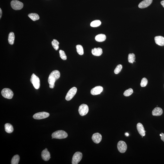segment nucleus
Returning a JSON list of instances; mask_svg holds the SVG:
<instances>
[{
  "label": "nucleus",
  "mask_w": 164,
  "mask_h": 164,
  "mask_svg": "<svg viewBox=\"0 0 164 164\" xmlns=\"http://www.w3.org/2000/svg\"><path fill=\"white\" fill-rule=\"evenodd\" d=\"M60 77V73L59 71L55 70L51 72L49 76L48 80L50 88L53 89L55 86V82Z\"/></svg>",
  "instance_id": "nucleus-1"
},
{
  "label": "nucleus",
  "mask_w": 164,
  "mask_h": 164,
  "mask_svg": "<svg viewBox=\"0 0 164 164\" xmlns=\"http://www.w3.org/2000/svg\"><path fill=\"white\" fill-rule=\"evenodd\" d=\"M68 135L67 133L64 131L60 130L54 132L52 135V139H63L66 138Z\"/></svg>",
  "instance_id": "nucleus-2"
},
{
  "label": "nucleus",
  "mask_w": 164,
  "mask_h": 164,
  "mask_svg": "<svg viewBox=\"0 0 164 164\" xmlns=\"http://www.w3.org/2000/svg\"><path fill=\"white\" fill-rule=\"evenodd\" d=\"M30 81L32 84L34 88L38 89L40 86V81L39 78L34 74H32Z\"/></svg>",
  "instance_id": "nucleus-3"
},
{
  "label": "nucleus",
  "mask_w": 164,
  "mask_h": 164,
  "mask_svg": "<svg viewBox=\"0 0 164 164\" xmlns=\"http://www.w3.org/2000/svg\"><path fill=\"white\" fill-rule=\"evenodd\" d=\"M2 96L5 98L8 99H12L13 96V93L12 91L8 88H5L2 91Z\"/></svg>",
  "instance_id": "nucleus-4"
},
{
  "label": "nucleus",
  "mask_w": 164,
  "mask_h": 164,
  "mask_svg": "<svg viewBox=\"0 0 164 164\" xmlns=\"http://www.w3.org/2000/svg\"><path fill=\"white\" fill-rule=\"evenodd\" d=\"M11 6L12 8L15 10H21L24 6L23 3L19 1L15 0L11 2Z\"/></svg>",
  "instance_id": "nucleus-5"
},
{
  "label": "nucleus",
  "mask_w": 164,
  "mask_h": 164,
  "mask_svg": "<svg viewBox=\"0 0 164 164\" xmlns=\"http://www.w3.org/2000/svg\"><path fill=\"white\" fill-rule=\"evenodd\" d=\"M77 91V89L75 87H73L70 89L67 94L65 97V99L66 100L69 101L72 99L76 93Z\"/></svg>",
  "instance_id": "nucleus-6"
},
{
  "label": "nucleus",
  "mask_w": 164,
  "mask_h": 164,
  "mask_svg": "<svg viewBox=\"0 0 164 164\" xmlns=\"http://www.w3.org/2000/svg\"><path fill=\"white\" fill-rule=\"evenodd\" d=\"M89 108L88 105L85 104H82L79 107V112L80 115L84 116L87 114L89 112Z\"/></svg>",
  "instance_id": "nucleus-7"
},
{
  "label": "nucleus",
  "mask_w": 164,
  "mask_h": 164,
  "mask_svg": "<svg viewBox=\"0 0 164 164\" xmlns=\"http://www.w3.org/2000/svg\"><path fill=\"white\" fill-rule=\"evenodd\" d=\"M50 115L49 113L46 112H41L36 113L33 115V118L36 120H41L48 117Z\"/></svg>",
  "instance_id": "nucleus-8"
},
{
  "label": "nucleus",
  "mask_w": 164,
  "mask_h": 164,
  "mask_svg": "<svg viewBox=\"0 0 164 164\" xmlns=\"http://www.w3.org/2000/svg\"><path fill=\"white\" fill-rule=\"evenodd\" d=\"M82 157V153L81 152H76L73 155L72 159V164H77L81 161Z\"/></svg>",
  "instance_id": "nucleus-9"
},
{
  "label": "nucleus",
  "mask_w": 164,
  "mask_h": 164,
  "mask_svg": "<svg viewBox=\"0 0 164 164\" xmlns=\"http://www.w3.org/2000/svg\"><path fill=\"white\" fill-rule=\"evenodd\" d=\"M117 148L119 152L121 153H124L126 152L127 149V145L124 141H120L118 143Z\"/></svg>",
  "instance_id": "nucleus-10"
},
{
  "label": "nucleus",
  "mask_w": 164,
  "mask_h": 164,
  "mask_svg": "<svg viewBox=\"0 0 164 164\" xmlns=\"http://www.w3.org/2000/svg\"><path fill=\"white\" fill-rule=\"evenodd\" d=\"M103 87L101 86H97L91 89V93L94 96L99 95L103 91Z\"/></svg>",
  "instance_id": "nucleus-11"
},
{
  "label": "nucleus",
  "mask_w": 164,
  "mask_h": 164,
  "mask_svg": "<svg viewBox=\"0 0 164 164\" xmlns=\"http://www.w3.org/2000/svg\"><path fill=\"white\" fill-rule=\"evenodd\" d=\"M92 139L95 143L98 144L102 140V135L98 133H95L93 135Z\"/></svg>",
  "instance_id": "nucleus-12"
},
{
  "label": "nucleus",
  "mask_w": 164,
  "mask_h": 164,
  "mask_svg": "<svg viewBox=\"0 0 164 164\" xmlns=\"http://www.w3.org/2000/svg\"><path fill=\"white\" fill-rule=\"evenodd\" d=\"M42 159L45 161H48L51 158L50 153L48 151L47 149L45 148V149L42 151Z\"/></svg>",
  "instance_id": "nucleus-13"
},
{
  "label": "nucleus",
  "mask_w": 164,
  "mask_h": 164,
  "mask_svg": "<svg viewBox=\"0 0 164 164\" xmlns=\"http://www.w3.org/2000/svg\"><path fill=\"white\" fill-rule=\"evenodd\" d=\"M152 0H144L140 3L139 7L140 8H144L149 6L152 3Z\"/></svg>",
  "instance_id": "nucleus-14"
},
{
  "label": "nucleus",
  "mask_w": 164,
  "mask_h": 164,
  "mask_svg": "<svg viewBox=\"0 0 164 164\" xmlns=\"http://www.w3.org/2000/svg\"><path fill=\"white\" fill-rule=\"evenodd\" d=\"M137 129L139 133L141 136H145V131L144 127L142 124L140 123H138L136 126Z\"/></svg>",
  "instance_id": "nucleus-15"
},
{
  "label": "nucleus",
  "mask_w": 164,
  "mask_h": 164,
  "mask_svg": "<svg viewBox=\"0 0 164 164\" xmlns=\"http://www.w3.org/2000/svg\"><path fill=\"white\" fill-rule=\"evenodd\" d=\"M156 43L160 46H164V37L161 36H157L155 37Z\"/></svg>",
  "instance_id": "nucleus-16"
},
{
  "label": "nucleus",
  "mask_w": 164,
  "mask_h": 164,
  "mask_svg": "<svg viewBox=\"0 0 164 164\" xmlns=\"http://www.w3.org/2000/svg\"><path fill=\"white\" fill-rule=\"evenodd\" d=\"M163 113L162 109L160 107H156L152 111V115L155 116H159L162 115Z\"/></svg>",
  "instance_id": "nucleus-17"
},
{
  "label": "nucleus",
  "mask_w": 164,
  "mask_h": 164,
  "mask_svg": "<svg viewBox=\"0 0 164 164\" xmlns=\"http://www.w3.org/2000/svg\"><path fill=\"white\" fill-rule=\"evenodd\" d=\"M91 52L94 56H100L103 53V50L100 48H95L93 49H92Z\"/></svg>",
  "instance_id": "nucleus-18"
},
{
  "label": "nucleus",
  "mask_w": 164,
  "mask_h": 164,
  "mask_svg": "<svg viewBox=\"0 0 164 164\" xmlns=\"http://www.w3.org/2000/svg\"><path fill=\"white\" fill-rule=\"evenodd\" d=\"M95 39L97 42H103L106 40V36L104 34H99L96 36Z\"/></svg>",
  "instance_id": "nucleus-19"
},
{
  "label": "nucleus",
  "mask_w": 164,
  "mask_h": 164,
  "mask_svg": "<svg viewBox=\"0 0 164 164\" xmlns=\"http://www.w3.org/2000/svg\"><path fill=\"white\" fill-rule=\"evenodd\" d=\"M5 129L6 133L11 134L13 131V128L12 126L10 123H6L5 125Z\"/></svg>",
  "instance_id": "nucleus-20"
},
{
  "label": "nucleus",
  "mask_w": 164,
  "mask_h": 164,
  "mask_svg": "<svg viewBox=\"0 0 164 164\" xmlns=\"http://www.w3.org/2000/svg\"><path fill=\"white\" fill-rule=\"evenodd\" d=\"M14 40L15 35L14 33L12 32H11L9 34L8 39V41L9 44L11 45H13L14 43Z\"/></svg>",
  "instance_id": "nucleus-21"
},
{
  "label": "nucleus",
  "mask_w": 164,
  "mask_h": 164,
  "mask_svg": "<svg viewBox=\"0 0 164 164\" xmlns=\"http://www.w3.org/2000/svg\"><path fill=\"white\" fill-rule=\"evenodd\" d=\"M28 16L34 21H36L40 19L39 15L36 13H30L28 14Z\"/></svg>",
  "instance_id": "nucleus-22"
},
{
  "label": "nucleus",
  "mask_w": 164,
  "mask_h": 164,
  "mask_svg": "<svg viewBox=\"0 0 164 164\" xmlns=\"http://www.w3.org/2000/svg\"><path fill=\"white\" fill-rule=\"evenodd\" d=\"M19 156L18 155L14 156L12 159L11 161V164H18L19 163Z\"/></svg>",
  "instance_id": "nucleus-23"
},
{
  "label": "nucleus",
  "mask_w": 164,
  "mask_h": 164,
  "mask_svg": "<svg viewBox=\"0 0 164 164\" xmlns=\"http://www.w3.org/2000/svg\"><path fill=\"white\" fill-rule=\"evenodd\" d=\"M136 58L134 54L132 53L129 54L128 55V61L129 63H133L134 62Z\"/></svg>",
  "instance_id": "nucleus-24"
},
{
  "label": "nucleus",
  "mask_w": 164,
  "mask_h": 164,
  "mask_svg": "<svg viewBox=\"0 0 164 164\" xmlns=\"http://www.w3.org/2000/svg\"><path fill=\"white\" fill-rule=\"evenodd\" d=\"M77 52L79 55H82L84 54V50L83 47L80 45H78L76 46Z\"/></svg>",
  "instance_id": "nucleus-25"
},
{
  "label": "nucleus",
  "mask_w": 164,
  "mask_h": 164,
  "mask_svg": "<svg viewBox=\"0 0 164 164\" xmlns=\"http://www.w3.org/2000/svg\"><path fill=\"white\" fill-rule=\"evenodd\" d=\"M53 47L55 50H58L59 49V42L57 40L54 39L51 42Z\"/></svg>",
  "instance_id": "nucleus-26"
},
{
  "label": "nucleus",
  "mask_w": 164,
  "mask_h": 164,
  "mask_svg": "<svg viewBox=\"0 0 164 164\" xmlns=\"http://www.w3.org/2000/svg\"><path fill=\"white\" fill-rule=\"evenodd\" d=\"M101 24V22L99 20H95L91 23L90 26L92 27H96L99 26Z\"/></svg>",
  "instance_id": "nucleus-27"
},
{
  "label": "nucleus",
  "mask_w": 164,
  "mask_h": 164,
  "mask_svg": "<svg viewBox=\"0 0 164 164\" xmlns=\"http://www.w3.org/2000/svg\"><path fill=\"white\" fill-rule=\"evenodd\" d=\"M133 92H134V91H133V89L131 88H130V89L126 90L124 92L123 95L125 96L128 97V96H131L133 93Z\"/></svg>",
  "instance_id": "nucleus-28"
},
{
  "label": "nucleus",
  "mask_w": 164,
  "mask_h": 164,
  "mask_svg": "<svg viewBox=\"0 0 164 164\" xmlns=\"http://www.w3.org/2000/svg\"><path fill=\"white\" fill-rule=\"evenodd\" d=\"M59 54L60 57L62 59L64 60H66L67 59V57L65 53V52H64L63 50H59Z\"/></svg>",
  "instance_id": "nucleus-29"
},
{
  "label": "nucleus",
  "mask_w": 164,
  "mask_h": 164,
  "mask_svg": "<svg viewBox=\"0 0 164 164\" xmlns=\"http://www.w3.org/2000/svg\"><path fill=\"white\" fill-rule=\"evenodd\" d=\"M122 65H119L116 67L114 70V73L116 74H118L120 73L122 69Z\"/></svg>",
  "instance_id": "nucleus-30"
},
{
  "label": "nucleus",
  "mask_w": 164,
  "mask_h": 164,
  "mask_svg": "<svg viewBox=\"0 0 164 164\" xmlns=\"http://www.w3.org/2000/svg\"><path fill=\"white\" fill-rule=\"evenodd\" d=\"M148 83V81L146 78H144L142 79L140 83V85L142 87L146 86Z\"/></svg>",
  "instance_id": "nucleus-31"
},
{
  "label": "nucleus",
  "mask_w": 164,
  "mask_h": 164,
  "mask_svg": "<svg viewBox=\"0 0 164 164\" xmlns=\"http://www.w3.org/2000/svg\"><path fill=\"white\" fill-rule=\"evenodd\" d=\"M162 136H161V139L164 142V134L163 133H161Z\"/></svg>",
  "instance_id": "nucleus-32"
},
{
  "label": "nucleus",
  "mask_w": 164,
  "mask_h": 164,
  "mask_svg": "<svg viewBox=\"0 0 164 164\" xmlns=\"http://www.w3.org/2000/svg\"><path fill=\"white\" fill-rule=\"evenodd\" d=\"M0 18H1L2 16V11L1 10V8H0Z\"/></svg>",
  "instance_id": "nucleus-33"
},
{
  "label": "nucleus",
  "mask_w": 164,
  "mask_h": 164,
  "mask_svg": "<svg viewBox=\"0 0 164 164\" xmlns=\"http://www.w3.org/2000/svg\"><path fill=\"white\" fill-rule=\"evenodd\" d=\"M161 4L163 6L164 8V0L162 1L161 2Z\"/></svg>",
  "instance_id": "nucleus-34"
},
{
  "label": "nucleus",
  "mask_w": 164,
  "mask_h": 164,
  "mask_svg": "<svg viewBox=\"0 0 164 164\" xmlns=\"http://www.w3.org/2000/svg\"><path fill=\"white\" fill-rule=\"evenodd\" d=\"M125 135L126 136H129V134H128V133H126L125 134Z\"/></svg>",
  "instance_id": "nucleus-35"
},
{
  "label": "nucleus",
  "mask_w": 164,
  "mask_h": 164,
  "mask_svg": "<svg viewBox=\"0 0 164 164\" xmlns=\"http://www.w3.org/2000/svg\"></svg>",
  "instance_id": "nucleus-36"
}]
</instances>
